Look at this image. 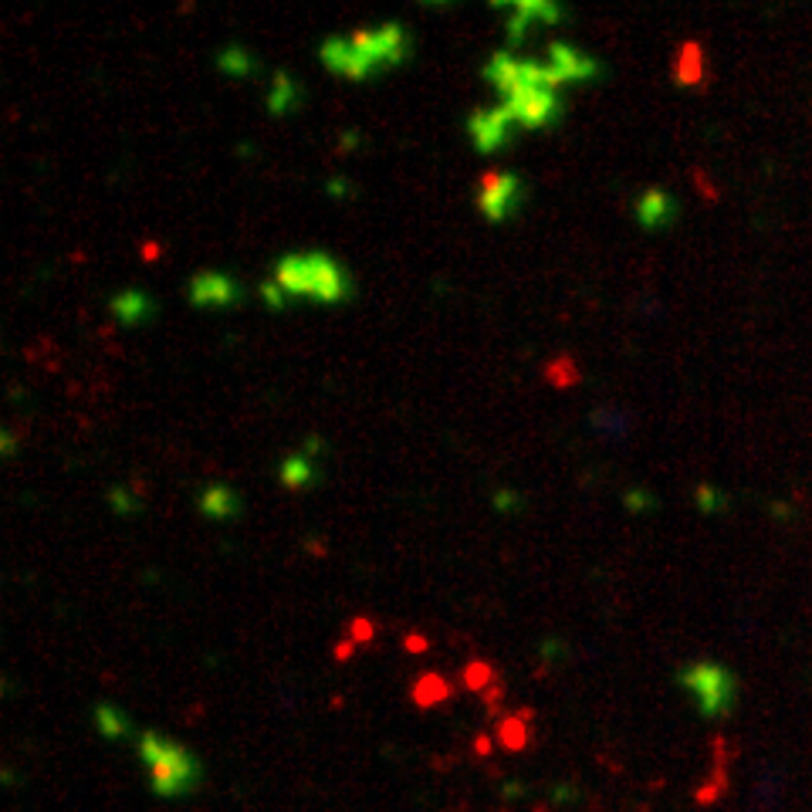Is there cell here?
<instances>
[{
	"label": "cell",
	"instance_id": "cell-1",
	"mask_svg": "<svg viewBox=\"0 0 812 812\" xmlns=\"http://www.w3.org/2000/svg\"><path fill=\"white\" fill-rule=\"evenodd\" d=\"M139 759L150 769V786L163 799H180L190 796L201 782V762L193 755L159 732H143L139 735Z\"/></svg>",
	"mask_w": 812,
	"mask_h": 812
},
{
	"label": "cell",
	"instance_id": "cell-2",
	"mask_svg": "<svg viewBox=\"0 0 812 812\" xmlns=\"http://www.w3.org/2000/svg\"><path fill=\"white\" fill-rule=\"evenodd\" d=\"M681 687L694 697L697 711L705 718H724L735 708V678L732 670H724L714 660H697L687 663L678 674Z\"/></svg>",
	"mask_w": 812,
	"mask_h": 812
},
{
	"label": "cell",
	"instance_id": "cell-3",
	"mask_svg": "<svg viewBox=\"0 0 812 812\" xmlns=\"http://www.w3.org/2000/svg\"><path fill=\"white\" fill-rule=\"evenodd\" d=\"M525 201V180L518 173H501V170H488L478 180V210L481 217H488L491 223H501L515 217V210Z\"/></svg>",
	"mask_w": 812,
	"mask_h": 812
},
{
	"label": "cell",
	"instance_id": "cell-4",
	"mask_svg": "<svg viewBox=\"0 0 812 812\" xmlns=\"http://www.w3.org/2000/svg\"><path fill=\"white\" fill-rule=\"evenodd\" d=\"M498 108L505 112L512 126H521L528 132L549 129V126H555L558 119L566 116V102L558 99L555 92H528V95H518V99H501Z\"/></svg>",
	"mask_w": 812,
	"mask_h": 812
},
{
	"label": "cell",
	"instance_id": "cell-5",
	"mask_svg": "<svg viewBox=\"0 0 812 812\" xmlns=\"http://www.w3.org/2000/svg\"><path fill=\"white\" fill-rule=\"evenodd\" d=\"M305 255H308V298L328 301V305L349 301L352 282L346 268L332 255H325V250H305Z\"/></svg>",
	"mask_w": 812,
	"mask_h": 812
},
{
	"label": "cell",
	"instance_id": "cell-6",
	"mask_svg": "<svg viewBox=\"0 0 812 812\" xmlns=\"http://www.w3.org/2000/svg\"><path fill=\"white\" fill-rule=\"evenodd\" d=\"M186 295L197 308H231L244 298L241 285L223 271H201L190 278Z\"/></svg>",
	"mask_w": 812,
	"mask_h": 812
},
{
	"label": "cell",
	"instance_id": "cell-7",
	"mask_svg": "<svg viewBox=\"0 0 812 812\" xmlns=\"http://www.w3.org/2000/svg\"><path fill=\"white\" fill-rule=\"evenodd\" d=\"M467 132L474 139V146H478V153L491 156V153H501L508 146L512 123L501 108H478L467 116Z\"/></svg>",
	"mask_w": 812,
	"mask_h": 812
},
{
	"label": "cell",
	"instance_id": "cell-8",
	"mask_svg": "<svg viewBox=\"0 0 812 812\" xmlns=\"http://www.w3.org/2000/svg\"><path fill=\"white\" fill-rule=\"evenodd\" d=\"M678 220V201L667 190L650 186L636 197V223L643 231H660Z\"/></svg>",
	"mask_w": 812,
	"mask_h": 812
},
{
	"label": "cell",
	"instance_id": "cell-9",
	"mask_svg": "<svg viewBox=\"0 0 812 812\" xmlns=\"http://www.w3.org/2000/svg\"><path fill=\"white\" fill-rule=\"evenodd\" d=\"M549 62L563 72L569 81H593L603 75V65L596 59H590V54H582L579 48L566 44V41H552L549 44Z\"/></svg>",
	"mask_w": 812,
	"mask_h": 812
},
{
	"label": "cell",
	"instance_id": "cell-10",
	"mask_svg": "<svg viewBox=\"0 0 812 812\" xmlns=\"http://www.w3.org/2000/svg\"><path fill=\"white\" fill-rule=\"evenodd\" d=\"M485 78L501 92V99H518L521 95V62L515 59L512 51H494L488 65H485Z\"/></svg>",
	"mask_w": 812,
	"mask_h": 812
},
{
	"label": "cell",
	"instance_id": "cell-11",
	"mask_svg": "<svg viewBox=\"0 0 812 812\" xmlns=\"http://www.w3.org/2000/svg\"><path fill=\"white\" fill-rule=\"evenodd\" d=\"M108 308L123 325H143L156 315V301L143 288H123L119 295H112Z\"/></svg>",
	"mask_w": 812,
	"mask_h": 812
},
{
	"label": "cell",
	"instance_id": "cell-12",
	"mask_svg": "<svg viewBox=\"0 0 812 812\" xmlns=\"http://www.w3.org/2000/svg\"><path fill=\"white\" fill-rule=\"evenodd\" d=\"M274 282L288 292V298H308V255H285V258H278Z\"/></svg>",
	"mask_w": 812,
	"mask_h": 812
},
{
	"label": "cell",
	"instance_id": "cell-13",
	"mask_svg": "<svg viewBox=\"0 0 812 812\" xmlns=\"http://www.w3.org/2000/svg\"><path fill=\"white\" fill-rule=\"evenodd\" d=\"M201 512L210 521H228L241 512V498L231 485H207L201 494Z\"/></svg>",
	"mask_w": 812,
	"mask_h": 812
},
{
	"label": "cell",
	"instance_id": "cell-14",
	"mask_svg": "<svg viewBox=\"0 0 812 812\" xmlns=\"http://www.w3.org/2000/svg\"><path fill=\"white\" fill-rule=\"evenodd\" d=\"M298 105H301V89L295 86V78L285 68H278L271 75V89H268V112L271 116H288Z\"/></svg>",
	"mask_w": 812,
	"mask_h": 812
},
{
	"label": "cell",
	"instance_id": "cell-15",
	"mask_svg": "<svg viewBox=\"0 0 812 812\" xmlns=\"http://www.w3.org/2000/svg\"><path fill=\"white\" fill-rule=\"evenodd\" d=\"M674 78H678V86H701L705 81V48L697 41H684L678 48Z\"/></svg>",
	"mask_w": 812,
	"mask_h": 812
},
{
	"label": "cell",
	"instance_id": "cell-16",
	"mask_svg": "<svg viewBox=\"0 0 812 812\" xmlns=\"http://www.w3.org/2000/svg\"><path fill=\"white\" fill-rule=\"evenodd\" d=\"M217 68L223 75H231V78H244V75H255L258 72V62H255V54H250L244 44H223L217 51Z\"/></svg>",
	"mask_w": 812,
	"mask_h": 812
},
{
	"label": "cell",
	"instance_id": "cell-17",
	"mask_svg": "<svg viewBox=\"0 0 812 812\" xmlns=\"http://www.w3.org/2000/svg\"><path fill=\"white\" fill-rule=\"evenodd\" d=\"M383 31V44H386V68H400L410 59V35L400 21L379 24Z\"/></svg>",
	"mask_w": 812,
	"mask_h": 812
},
{
	"label": "cell",
	"instance_id": "cell-18",
	"mask_svg": "<svg viewBox=\"0 0 812 812\" xmlns=\"http://www.w3.org/2000/svg\"><path fill=\"white\" fill-rule=\"evenodd\" d=\"M451 694H454V687L447 684V678H440V674H420V681L413 684V705L416 708H434V705H443Z\"/></svg>",
	"mask_w": 812,
	"mask_h": 812
},
{
	"label": "cell",
	"instance_id": "cell-19",
	"mask_svg": "<svg viewBox=\"0 0 812 812\" xmlns=\"http://www.w3.org/2000/svg\"><path fill=\"white\" fill-rule=\"evenodd\" d=\"M278 478H282L285 488L298 491V488H308L315 481V461L305 457V454H292L282 461V467H278Z\"/></svg>",
	"mask_w": 812,
	"mask_h": 812
},
{
	"label": "cell",
	"instance_id": "cell-20",
	"mask_svg": "<svg viewBox=\"0 0 812 812\" xmlns=\"http://www.w3.org/2000/svg\"><path fill=\"white\" fill-rule=\"evenodd\" d=\"M491 8L505 14V35H508V44H515V48L525 41L528 27H536V21H531V17L525 14L521 0H518V4H501V0H498V4H491Z\"/></svg>",
	"mask_w": 812,
	"mask_h": 812
},
{
	"label": "cell",
	"instance_id": "cell-21",
	"mask_svg": "<svg viewBox=\"0 0 812 812\" xmlns=\"http://www.w3.org/2000/svg\"><path fill=\"white\" fill-rule=\"evenodd\" d=\"M590 420H593V427H596L600 434L616 437V440H623L627 430H630V416H627L620 407H600Z\"/></svg>",
	"mask_w": 812,
	"mask_h": 812
},
{
	"label": "cell",
	"instance_id": "cell-22",
	"mask_svg": "<svg viewBox=\"0 0 812 812\" xmlns=\"http://www.w3.org/2000/svg\"><path fill=\"white\" fill-rule=\"evenodd\" d=\"M95 727H99L105 738H126L132 732L129 718L116 705H99L95 708Z\"/></svg>",
	"mask_w": 812,
	"mask_h": 812
},
{
	"label": "cell",
	"instance_id": "cell-23",
	"mask_svg": "<svg viewBox=\"0 0 812 812\" xmlns=\"http://www.w3.org/2000/svg\"><path fill=\"white\" fill-rule=\"evenodd\" d=\"M528 735H531V727L518 714H508V718L498 721V742L505 745L508 751H521L528 745Z\"/></svg>",
	"mask_w": 812,
	"mask_h": 812
},
{
	"label": "cell",
	"instance_id": "cell-24",
	"mask_svg": "<svg viewBox=\"0 0 812 812\" xmlns=\"http://www.w3.org/2000/svg\"><path fill=\"white\" fill-rule=\"evenodd\" d=\"M319 54H322V62H325V68H328V72L343 75V72H346V65H349L352 44H349V38L332 35V38H325V41H322Z\"/></svg>",
	"mask_w": 812,
	"mask_h": 812
},
{
	"label": "cell",
	"instance_id": "cell-25",
	"mask_svg": "<svg viewBox=\"0 0 812 812\" xmlns=\"http://www.w3.org/2000/svg\"><path fill=\"white\" fill-rule=\"evenodd\" d=\"M545 379H549L555 389H569V386H576V383L582 379V373H579V366H576L572 356H558V359H552L549 366H545Z\"/></svg>",
	"mask_w": 812,
	"mask_h": 812
},
{
	"label": "cell",
	"instance_id": "cell-26",
	"mask_svg": "<svg viewBox=\"0 0 812 812\" xmlns=\"http://www.w3.org/2000/svg\"><path fill=\"white\" fill-rule=\"evenodd\" d=\"M464 687L467 691H478V694H485L491 684H498V670H494V663H488V660H471L467 667H464Z\"/></svg>",
	"mask_w": 812,
	"mask_h": 812
},
{
	"label": "cell",
	"instance_id": "cell-27",
	"mask_svg": "<svg viewBox=\"0 0 812 812\" xmlns=\"http://www.w3.org/2000/svg\"><path fill=\"white\" fill-rule=\"evenodd\" d=\"M521 8H525V14H528L531 21H536V24H545V27H555V24H563V21L569 17L566 8L549 4V0H521Z\"/></svg>",
	"mask_w": 812,
	"mask_h": 812
},
{
	"label": "cell",
	"instance_id": "cell-28",
	"mask_svg": "<svg viewBox=\"0 0 812 812\" xmlns=\"http://www.w3.org/2000/svg\"><path fill=\"white\" fill-rule=\"evenodd\" d=\"M694 505L701 508L705 515H721L727 508V498L714 485H697L694 488Z\"/></svg>",
	"mask_w": 812,
	"mask_h": 812
},
{
	"label": "cell",
	"instance_id": "cell-29",
	"mask_svg": "<svg viewBox=\"0 0 812 812\" xmlns=\"http://www.w3.org/2000/svg\"><path fill=\"white\" fill-rule=\"evenodd\" d=\"M108 505L116 508V515H139L143 501H139L129 488H112L108 491Z\"/></svg>",
	"mask_w": 812,
	"mask_h": 812
},
{
	"label": "cell",
	"instance_id": "cell-30",
	"mask_svg": "<svg viewBox=\"0 0 812 812\" xmlns=\"http://www.w3.org/2000/svg\"><path fill=\"white\" fill-rule=\"evenodd\" d=\"M258 295H261V301L268 305V308H274V312H282V308L288 305V292L282 288L271 278V282H261V288H258Z\"/></svg>",
	"mask_w": 812,
	"mask_h": 812
},
{
	"label": "cell",
	"instance_id": "cell-31",
	"mask_svg": "<svg viewBox=\"0 0 812 812\" xmlns=\"http://www.w3.org/2000/svg\"><path fill=\"white\" fill-rule=\"evenodd\" d=\"M346 636L352 643H370L376 636V627H373V620H366V616H352V620L346 623Z\"/></svg>",
	"mask_w": 812,
	"mask_h": 812
},
{
	"label": "cell",
	"instance_id": "cell-32",
	"mask_svg": "<svg viewBox=\"0 0 812 812\" xmlns=\"http://www.w3.org/2000/svg\"><path fill=\"white\" fill-rule=\"evenodd\" d=\"M623 505L633 512V515H643V512H650V508H657V501L647 494V491H640V488H630L627 494H623Z\"/></svg>",
	"mask_w": 812,
	"mask_h": 812
},
{
	"label": "cell",
	"instance_id": "cell-33",
	"mask_svg": "<svg viewBox=\"0 0 812 812\" xmlns=\"http://www.w3.org/2000/svg\"><path fill=\"white\" fill-rule=\"evenodd\" d=\"M325 193H328L332 201H349L352 193H356V186L346 177H332V180H325Z\"/></svg>",
	"mask_w": 812,
	"mask_h": 812
},
{
	"label": "cell",
	"instance_id": "cell-34",
	"mask_svg": "<svg viewBox=\"0 0 812 812\" xmlns=\"http://www.w3.org/2000/svg\"><path fill=\"white\" fill-rule=\"evenodd\" d=\"M494 508H498L501 515H512V512L521 508V498H518L515 491H498V494H494Z\"/></svg>",
	"mask_w": 812,
	"mask_h": 812
},
{
	"label": "cell",
	"instance_id": "cell-35",
	"mask_svg": "<svg viewBox=\"0 0 812 812\" xmlns=\"http://www.w3.org/2000/svg\"><path fill=\"white\" fill-rule=\"evenodd\" d=\"M501 697H505V684H491L485 694H481V705L488 708V714H498V708H501Z\"/></svg>",
	"mask_w": 812,
	"mask_h": 812
},
{
	"label": "cell",
	"instance_id": "cell-36",
	"mask_svg": "<svg viewBox=\"0 0 812 812\" xmlns=\"http://www.w3.org/2000/svg\"><path fill=\"white\" fill-rule=\"evenodd\" d=\"M539 654H542V663H552L558 657H566V643L563 640H542Z\"/></svg>",
	"mask_w": 812,
	"mask_h": 812
},
{
	"label": "cell",
	"instance_id": "cell-37",
	"mask_svg": "<svg viewBox=\"0 0 812 812\" xmlns=\"http://www.w3.org/2000/svg\"><path fill=\"white\" fill-rule=\"evenodd\" d=\"M339 136H343V139H339V156L359 150V143H362V132H359V129H343Z\"/></svg>",
	"mask_w": 812,
	"mask_h": 812
},
{
	"label": "cell",
	"instance_id": "cell-38",
	"mask_svg": "<svg viewBox=\"0 0 812 812\" xmlns=\"http://www.w3.org/2000/svg\"><path fill=\"white\" fill-rule=\"evenodd\" d=\"M403 647H407L410 654H427V650H430V640L420 636V633H407V636H403Z\"/></svg>",
	"mask_w": 812,
	"mask_h": 812
},
{
	"label": "cell",
	"instance_id": "cell-39",
	"mask_svg": "<svg viewBox=\"0 0 812 812\" xmlns=\"http://www.w3.org/2000/svg\"><path fill=\"white\" fill-rule=\"evenodd\" d=\"M356 647H359V643H352V640L346 636V640H339V643H335V650H332V657H335V660H339V663H346V660H349V657L356 654Z\"/></svg>",
	"mask_w": 812,
	"mask_h": 812
},
{
	"label": "cell",
	"instance_id": "cell-40",
	"mask_svg": "<svg viewBox=\"0 0 812 812\" xmlns=\"http://www.w3.org/2000/svg\"><path fill=\"white\" fill-rule=\"evenodd\" d=\"M301 454H305V457H312V461H315V457H322V454H325V440H322V437H308V440H305V447H301Z\"/></svg>",
	"mask_w": 812,
	"mask_h": 812
},
{
	"label": "cell",
	"instance_id": "cell-41",
	"mask_svg": "<svg viewBox=\"0 0 812 812\" xmlns=\"http://www.w3.org/2000/svg\"><path fill=\"white\" fill-rule=\"evenodd\" d=\"M691 177H694L697 190H701V193H705V197H708V201H718V190H714V183H711V180H708V177H705L701 170H694Z\"/></svg>",
	"mask_w": 812,
	"mask_h": 812
},
{
	"label": "cell",
	"instance_id": "cell-42",
	"mask_svg": "<svg viewBox=\"0 0 812 812\" xmlns=\"http://www.w3.org/2000/svg\"><path fill=\"white\" fill-rule=\"evenodd\" d=\"M0 447H4V457H14V451H17V430H4L0 434Z\"/></svg>",
	"mask_w": 812,
	"mask_h": 812
},
{
	"label": "cell",
	"instance_id": "cell-43",
	"mask_svg": "<svg viewBox=\"0 0 812 812\" xmlns=\"http://www.w3.org/2000/svg\"><path fill=\"white\" fill-rule=\"evenodd\" d=\"M139 255H143L146 261H156L163 255V244L159 241H143V247H139Z\"/></svg>",
	"mask_w": 812,
	"mask_h": 812
},
{
	"label": "cell",
	"instance_id": "cell-44",
	"mask_svg": "<svg viewBox=\"0 0 812 812\" xmlns=\"http://www.w3.org/2000/svg\"><path fill=\"white\" fill-rule=\"evenodd\" d=\"M305 549L312 552V555H325V552H328V545H325L322 539H308V542H305Z\"/></svg>",
	"mask_w": 812,
	"mask_h": 812
},
{
	"label": "cell",
	"instance_id": "cell-45",
	"mask_svg": "<svg viewBox=\"0 0 812 812\" xmlns=\"http://www.w3.org/2000/svg\"><path fill=\"white\" fill-rule=\"evenodd\" d=\"M474 751H478L481 759H485V755H491V738H488V735H481L478 742H474Z\"/></svg>",
	"mask_w": 812,
	"mask_h": 812
},
{
	"label": "cell",
	"instance_id": "cell-46",
	"mask_svg": "<svg viewBox=\"0 0 812 812\" xmlns=\"http://www.w3.org/2000/svg\"><path fill=\"white\" fill-rule=\"evenodd\" d=\"M521 792H525V789H521V782H508V786H505V796H515V799H518Z\"/></svg>",
	"mask_w": 812,
	"mask_h": 812
},
{
	"label": "cell",
	"instance_id": "cell-47",
	"mask_svg": "<svg viewBox=\"0 0 812 812\" xmlns=\"http://www.w3.org/2000/svg\"><path fill=\"white\" fill-rule=\"evenodd\" d=\"M772 512H775V518H789V515H792L789 505H772Z\"/></svg>",
	"mask_w": 812,
	"mask_h": 812
},
{
	"label": "cell",
	"instance_id": "cell-48",
	"mask_svg": "<svg viewBox=\"0 0 812 812\" xmlns=\"http://www.w3.org/2000/svg\"><path fill=\"white\" fill-rule=\"evenodd\" d=\"M555 799H563V802H566V799H576V792H572V789H566V786H558V789H555Z\"/></svg>",
	"mask_w": 812,
	"mask_h": 812
}]
</instances>
